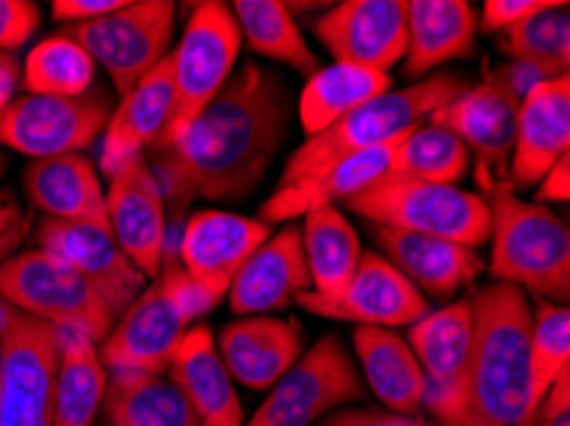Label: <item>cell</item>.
I'll return each mask as SVG.
<instances>
[{"instance_id":"6da1fadb","label":"cell","mask_w":570,"mask_h":426,"mask_svg":"<svg viewBox=\"0 0 570 426\" xmlns=\"http://www.w3.org/2000/svg\"><path fill=\"white\" fill-rule=\"evenodd\" d=\"M289 126L287 85L246 62L183 136L154 143V174L164 199L240 202L252 197L279 153Z\"/></svg>"},{"instance_id":"7a4b0ae2","label":"cell","mask_w":570,"mask_h":426,"mask_svg":"<svg viewBox=\"0 0 570 426\" xmlns=\"http://www.w3.org/2000/svg\"><path fill=\"white\" fill-rule=\"evenodd\" d=\"M473 358L465 426H534L540 402L532 388L527 294L489 284L471 297Z\"/></svg>"},{"instance_id":"3957f363","label":"cell","mask_w":570,"mask_h":426,"mask_svg":"<svg viewBox=\"0 0 570 426\" xmlns=\"http://www.w3.org/2000/svg\"><path fill=\"white\" fill-rule=\"evenodd\" d=\"M491 212V278L527 289L534 297L570 299V232L560 217L538 202H524L514 187L483 189Z\"/></svg>"},{"instance_id":"277c9868","label":"cell","mask_w":570,"mask_h":426,"mask_svg":"<svg viewBox=\"0 0 570 426\" xmlns=\"http://www.w3.org/2000/svg\"><path fill=\"white\" fill-rule=\"evenodd\" d=\"M465 90V82L455 75H433L412 82L404 90H389L379 98L364 102L348 116L323 130L320 136L307 138L299 149L289 156L287 167L279 179V187L295 185L320 169L331 167L348 156L364 153L379 146L402 141L422 120L433 118L448 102Z\"/></svg>"},{"instance_id":"5b68a950","label":"cell","mask_w":570,"mask_h":426,"mask_svg":"<svg viewBox=\"0 0 570 426\" xmlns=\"http://www.w3.org/2000/svg\"><path fill=\"white\" fill-rule=\"evenodd\" d=\"M343 205L374 225L433 235L473 250L491 238L487 199L455 185H433L386 171Z\"/></svg>"},{"instance_id":"8992f818","label":"cell","mask_w":570,"mask_h":426,"mask_svg":"<svg viewBox=\"0 0 570 426\" xmlns=\"http://www.w3.org/2000/svg\"><path fill=\"white\" fill-rule=\"evenodd\" d=\"M0 299L62 333L100 345L118 317L88 276L47 250H23L0 264Z\"/></svg>"},{"instance_id":"52a82bcc","label":"cell","mask_w":570,"mask_h":426,"mask_svg":"<svg viewBox=\"0 0 570 426\" xmlns=\"http://www.w3.org/2000/svg\"><path fill=\"white\" fill-rule=\"evenodd\" d=\"M240 29L228 3L205 0L189 13L187 29L169 51L171 80H175V112L157 143L175 141L200 118L215 95L233 75L240 49Z\"/></svg>"},{"instance_id":"ba28073f","label":"cell","mask_w":570,"mask_h":426,"mask_svg":"<svg viewBox=\"0 0 570 426\" xmlns=\"http://www.w3.org/2000/svg\"><path fill=\"white\" fill-rule=\"evenodd\" d=\"M177 3L171 0H136L116 13L88 23L69 26V37L106 67L120 98L169 57Z\"/></svg>"},{"instance_id":"9c48e42d","label":"cell","mask_w":570,"mask_h":426,"mask_svg":"<svg viewBox=\"0 0 570 426\" xmlns=\"http://www.w3.org/2000/svg\"><path fill=\"white\" fill-rule=\"evenodd\" d=\"M364 394V378L341 337L325 335L276 380L244 426H309Z\"/></svg>"},{"instance_id":"30bf717a","label":"cell","mask_w":570,"mask_h":426,"mask_svg":"<svg viewBox=\"0 0 570 426\" xmlns=\"http://www.w3.org/2000/svg\"><path fill=\"white\" fill-rule=\"evenodd\" d=\"M407 345L425 376L422 406H428L438 426H465L473 358L471 299L428 311L410 327Z\"/></svg>"},{"instance_id":"8fae6325","label":"cell","mask_w":570,"mask_h":426,"mask_svg":"<svg viewBox=\"0 0 570 426\" xmlns=\"http://www.w3.org/2000/svg\"><path fill=\"white\" fill-rule=\"evenodd\" d=\"M62 329L13 309L0 370V426H55Z\"/></svg>"},{"instance_id":"7c38bea8","label":"cell","mask_w":570,"mask_h":426,"mask_svg":"<svg viewBox=\"0 0 570 426\" xmlns=\"http://www.w3.org/2000/svg\"><path fill=\"white\" fill-rule=\"evenodd\" d=\"M520 90L507 69H497L487 80L465 87L455 100L433 112L430 123L451 130L476 156V181L483 189L509 181Z\"/></svg>"},{"instance_id":"4fadbf2b","label":"cell","mask_w":570,"mask_h":426,"mask_svg":"<svg viewBox=\"0 0 570 426\" xmlns=\"http://www.w3.org/2000/svg\"><path fill=\"white\" fill-rule=\"evenodd\" d=\"M108 120V100H102L100 95H82V98L26 95L8 102L0 123V141L31 159L80 153L90 149L95 138L106 130Z\"/></svg>"},{"instance_id":"5bb4252c","label":"cell","mask_w":570,"mask_h":426,"mask_svg":"<svg viewBox=\"0 0 570 426\" xmlns=\"http://www.w3.org/2000/svg\"><path fill=\"white\" fill-rule=\"evenodd\" d=\"M335 65L386 75L407 55V0H345L313 21Z\"/></svg>"},{"instance_id":"9a60e30c","label":"cell","mask_w":570,"mask_h":426,"mask_svg":"<svg viewBox=\"0 0 570 426\" xmlns=\"http://www.w3.org/2000/svg\"><path fill=\"white\" fill-rule=\"evenodd\" d=\"M269 235L272 225L258 217L200 210L187 217L177 258L205 297L218 304L230 291L233 278Z\"/></svg>"},{"instance_id":"2e32d148","label":"cell","mask_w":570,"mask_h":426,"mask_svg":"<svg viewBox=\"0 0 570 426\" xmlns=\"http://www.w3.org/2000/svg\"><path fill=\"white\" fill-rule=\"evenodd\" d=\"M295 304L309 315L384 329L412 327L428 311H433L417 286L379 254L361 256L348 289L338 299H323L315 291H302L295 297Z\"/></svg>"},{"instance_id":"e0dca14e","label":"cell","mask_w":570,"mask_h":426,"mask_svg":"<svg viewBox=\"0 0 570 426\" xmlns=\"http://www.w3.org/2000/svg\"><path fill=\"white\" fill-rule=\"evenodd\" d=\"M106 207L120 250L146 278H159L169 238L167 199L144 153L110 177Z\"/></svg>"},{"instance_id":"ac0fdd59","label":"cell","mask_w":570,"mask_h":426,"mask_svg":"<svg viewBox=\"0 0 570 426\" xmlns=\"http://www.w3.org/2000/svg\"><path fill=\"white\" fill-rule=\"evenodd\" d=\"M37 242L41 250L88 276L108 299L116 317L124 315L144 291L146 276L120 250L110 225L67 222L47 217L37 230Z\"/></svg>"},{"instance_id":"d6986e66","label":"cell","mask_w":570,"mask_h":426,"mask_svg":"<svg viewBox=\"0 0 570 426\" xmlns=\"http://www.w3.org/2000/svg\"><path fill=\"white\" fill-rule=\"evenodd\" d=\"M187 329L189 321L157 281L138 294V299L118 317L110 335L100 343L98 355L108 370L164 376Z\"/></svg>"},{"instance_id":"ffe728a7","label":"cell","mask_w":570,"mask_h":426,"mask_svg":"<svg viewBox=\"0 0 570 426\" xmlns=\"http://www.w3.org/2000/svg\"><path fill=\"white\" fill-rule=\"evenodd\" d=\"M570 149V77L538 80L520 102L509 185L534 187Z\"/></svg>"},{"instance_id":"44dd1931","label":"cell","mask_w":570,"mask_h":426,"mask_svg":"<svg viewBox=\"0 0 570 426\" xmlns=\"http://www.w3.org/2000/svg\"><path fill=\"white\" fill-rule=\"evenodd\" d=\"M313 291L302 235L297 225L269 235L246 260L230 284L233 315L262 317L266 311L289 307L297 294Z\"/></svg>"},{"instance_id":"7402d4cb","label":"cell","mask_w":570,"mask_h":426,"mask_svg":"<svg viewBox=\"0 0 570 426\" xmlns=\"http://www.w3.org/2000/svg\"><path fill=\"white\" fill-rule=\"evenodd\" d=\"M368 228L374 232L376 246L384 250V258L417 286L422 297H453L463 286L476 281L483 271L481 256L461 242L374 222H368Z\"/></svg>"},{"instance_id":"603a6c76","label":"cell","mask_w":570,"mask_h":426,"mask_svg":"<svg viewBox=\"0 0 570 426\" xmlns=\"http://www.w3.org/2000/svg\"><path fill=\"white\" fill-rule=\"evenodd\" d=\"M175 112V80L169 57L138 82L126 98H120L116 112H110L100 146V171L110 179L114 174L141 156L167 130Z\"/></svg>"},{"instance_id":"cb8c5ba5","label":"cell","mask_w":570,"mask_h":426,"mask_svg":"<svg viewBox=\"0 0 570 426\" xmlns=\"http://www.w3.org/2000/svg\"><path fill=\"white\" fill-rule=\"evenodd\" d=\"M233 380L252 390H269L302 355L297 319L244 317L220 333L218 347Z\"/></svg>"},{"instance_id":"d4e9b609","label":"cell","mask_w":570,"mask_h":426,"mask_svg":"<svg viewBox=\"0 0 570 426\" xmlns=\"http://www.w3.org/2000/svg\"><path fill=\"white\" fill-rule=\"evenodd\" d=\"M169 378L207 426H244V406L207 327L187 329L169 363Z\"/></svg>"},{"instance_id":"484cf974","label":"cell","mask_w":570,"mask_h":426,"mask_svg":"<svg viewBox=\"0 0 570 426\" xmlns=\"http://www.w3.org/2000/svg\"><path fill=\"white\" fill-rule=\"evenodd\" d=\"M479 19L465 0H412L407 3L404 77L420 80L453 59L476 51Z\"/></svg>"},{"instance_id":"4316f807","label":"cell","mask_w":570,"mask_h":426,"mask_svg":"<svg viewBox=\"0 0 570 426\" xmlns=\"http://www.w3.org/2000/svg\"><path fill=\"white\" fill-rule=\"evenodd\" d=\"M23 189L33 207L55 220L108 225L106 189L88 156L33 159L23 171Z\"/></svg>"},{"instance_id":"83f0119b","label":"cell","mask_w":570,"mask_h":426,"mask_svg":"<svg viewBox=\"0 0 570 426\" xmlns=\"http://www.w3.org/2000/svg\"><path fill=\"white\" fill-rule=\"evenodd\" d=\"M396 143L348 156V159L309 174V177L295 181V185L276 187V192L258 207V212H262L258 220H264L266 225L287 222L292 217L307 215L320 210V207H335V202H345V199L358 195L361 189H366L371 181L384 177L389 169V156H392Z\"/></svg>"},{"instance_id":"f1b7e54d","label":"cell","mask_w":570,"mask_h":426,"mask_svg":"<svg viewBox=\"0 0 570 426\" xmlns=\"http://www.w3.org/2000/svg\"><path fill=\"white\" fill-rule=\"evenodd\" d=\"M353 350L366 384L386 412L414 416L425 398V376L407 340L384 327H356Z\"/></svg>"},{"instance_id":"f546056e","label":"cell","mask_w":570,"mask_h":426,"mask_svg":"<svg viewBox=\"0 0 570 426\" xmlns=\"http://www.w3.org/2000/svg\"><path fill=\"white\" fill-rule=\"evenodd\" d=\"M102 408L110 426H200V416L171 378L110 370Z\"/></svg>"},{"instance_id":"4dcf8cb0","label":"cell","mask_w":570,"mask_h":426,"mask_svg":"<svg viewBox=\"0 0 570 426\" xmlns=\"http://www.w3.org/2000/svg\"><path fill=\"white\" fill-rule=\"evenodd\" d=\"M299 235L313 291L323 299H338L364 256L358 232L338 207H320L305 215Z\"/></svg>"},{"instance_id":"1f68e13d","label":"cell","mask_w":570,"mask_h":426,"mask_svg":"<svg viewBox=\"0 0 570 426\" xmlns=\"http://www.w3.org/2000/svg\"><path fill=\"white\" fill-rule=\"evenodd\" d=\"M392 90V77L356 65L320 67L299 95V123L307 138L320 136L335 120Z\"/></svg>"},{"instance_id":"d6a6232c","label":"cell","mask_w":570,"mask_h":426,"mask_svg":"<svg viewBox=\"0 0 570 426\" xmlns=\"http://www.w3.org/2000/svg\"><path fill=\"white\" fill-rule=\"evenodd\" d=\"M108 376L98 345L85 335L62 333L57 370L55 426H92L106 398Z\"/></svg>"},{"instance_id":"836d02e7","label":"cell","mask_w":570,"mask_h":426,"mask_svg":"<svg viewBox=\"0 0 570 426\" xmlns=\"http://www.w3.org/2000/svg\"><path fill=\"white\" fill-rule=\"evenodd\" d=\"M230 11L238 21L240 37H246L248 47L256 55L287 65L302 75L313 77L317 72L320 59L309 51L287 3H279V0H236V3H230Z\"/></svg>"},{"instance_id":"e575fe53","label":"cell","mask_w":570,"mask_h":426,"mask_svg":"<svg viewBox=\"0 0 570 426\" xmlns=\"http://www.w3.org/2000/svg\"><path fill=\"white\" fill-rule=\"evenodd\" d=\"M504 47L522 67L542 80L568 75L570 65V3H550L520 26L507 31Z\"/></svg>"},{"instance_id":"d590c367","label":"cell","mask_w":570,"mask_h":426,"mask_svg":"<svg viewBox=\"0 0 570 426\" xmlns=\"http://www.w3.org/2000/svg\"><path fill=\"white\" fill-rule=\"evenodd\" d=\"M95 80V59L69 33H55L29 51L23 87L29 95L82 98Z\"/></svg>"},{"instance_id":"8d00e7d4","label":"cell","mask_w":570,"mask_h":426,"mask_svg":"<svg viewBox=\"0 0 570 426\" xmlns=\"http://www.w3.org/2000/svg\"><path fill=\"white\" fill-rule=\"evenodd\" d=\"M471 153L461 138L440 126H420L402 138L389 156V169L433 185H455L469 171Z\"/></svg>"},{"instance_id":"74e56055","label":"cell","mask_w":570,"mask_h":426,"mask_svg":"<svg viewBox=\"0 0 570 426\" xmlns=\"http://www.w3.org/2000/svg\"><path fill=\"white\" fill-rule=\"evenodd\" d=\"M530 368L534 396L542 404L560 373L570 368V311L566 304L538 301V307H534Z\"/></svg>"},{"instance_id":"f35d334b","label":"cell","mask_w":570,"mask_h":426,"mask_svg":"<svg viewBox=\"0 0 570 426\" xmlns=\"http://www.w3.org/2000/svg\"><path fill=\"white\" fill-rule=\"evenodd\" d=\"M41 11L31 0H0V51L23 47L39 29Z\"/></svg>"},{"instance_id":"ab89813d","label":"cell","mask_w":570,"mask_h":426,"mask_svg":"<svg viewBox=\"0 0 570 426\" xmlns=\"http://www.w3.org/2000/svg\"><path fill=\"white\" fill-rule=\"evenodd\" d=\"M550 3V0H489L483 6L481 26L483 31H509L514 26L530 19L538 11H542Z\"/></svg>"},{"instance_id":"60d3db41","label":"cell","mask_w":570,"mask_h":426,"mask_svg":"<svg viewBox=\"0 0 570 426\" xmlns=\"http://www.w3.org/2000/svg\"><path fill=\"white\" fill-rule=\"evenodd\" d=\"M26 232H29V217L21 210V205L16 202L13 195L0 192V264L13 258Z\"/></svg>"},{"instance_id":"b9f144b4","label":"cell","mask_w":570,"mask_h":426,"mask_svg":"<svg viewBox=\"0 0 570 426\" xmlns=\"http://www.w3.org/2000/svg\"><path fill=\"white\" fill-rule=\"evenodd\" d=\"M320 426H438L420 416H400L379 408H343V412L327 416Z\"/></svg>"},{"instance_id":"7bdbcfd3","label":"cell","mask_w":570,"mask_h":426,"mask_svg":"<svg viewBox=\"0 0 570 426\" xmlns=\"http://www.w3.org/2000/svg\"><path fill=\"white\" fill-rule=\"evenodd\" d=\"M126 3L128 0H55L51 3V16H55V21H72L75 26L116 13Z\"/></svg>"},{"instance_id":"ee69618b","label":"cell","mask_w":570,"mask_h":426,"mask_svg":"<svg viewBox=\"0 0 570 426\" xmlns=\"http://www.w3.org/2000/svg\"><path fill=\"white\" fill-rule=\"evenodd\" d=\"M534 426H570V368L560 373L556 384L548 390L546 406L538 414Z\"/></svg>"},{"instance_id":"f6af8a7d","label":"cell","mask_w":570,"mask_h":426,"mask_svg":"<svg viewBox=\"0 0 570 426\" xmlns=\"http://www.w3.org/2000/svg\"><path fill=\"white\" fill-rule=\"evenodd\" d=\"M542 202H568L570 197V153L563 156L546 177L538 195Z\"/></svg>"},{"instance_id":"bcb514c9","label":"cell","mask_w":570,"mask_h":426,"mask_svg":"<svg viewBox=\"0 0 570 426\" xmlns=\"http://www.w3.org/2000/svg\"><path fill=\"white\" fill-rule=\"evenodd\" d=\"M19 80L21 67L16 62V57L8 55V51H0V98H11Z\"/></svg>"},{"instance_id":"7dc6e473","label":"cell","mask_w":570,"mask_h":426,"mask_svg":"<svg viewBox=\"0 0 570 426\" xmlns=\"http://www.w3.org/2000/svg\"><path fill=\"white\" fill-rule=\"evenodd\" d=\"M8 311H11V304L0 299V370H3V358H6V325H8Z\"/></svg>"},{"instance_id":"c3c4849f","label":"cell","mask_w":570,"mask_h":426,"mask_svg":"<svg viewBox=\"0 0 570 426\" xmlns=\"http://www.w3.org/2000/svg\"><path fill=\"white\" fill-rule=\"evenodd\" d=\"M8 102H11V98H0V123H3V112L8 108Z\"/></svg>"},{"instance_id":"681fc988","label":"cell","mask_w":570,"mask_h":426,"mask_svg":"<svg viewBox=\"0 0 570 426\" xmlns=\"http://www.w3.org/2000/svg\"><path fill=\"white\" fill-rule=\"evenodd\" d=\"M0 174H3V156H0Z\"/></svg>"},{"instance_id":"f907efd6","label":"cell","mask_w":570,"mask_h":426,"mask_svg":"<svg viewBox=\"0 0 570 426\" xmlns=\"http://www.w3.org/2000/svg\"><path fill=\"white\" fill-rule=\"evenodd\" d=\"M200 426H207V424H200Z\"/></svg>"}]
</instances>
